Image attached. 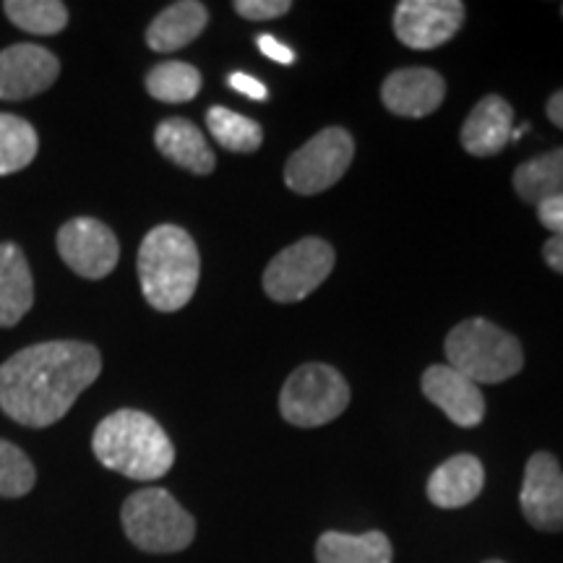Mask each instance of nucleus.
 <instances>
[{"mask_svg": "<svg viewBox=\"0 0 563 563\" xmlns=\"http://www.w3.org/2000/svg\"><path fill=\"white\" fill-rule=\"evenodd\" d=\"M3 11L19 30L42 37L58 34L68 24V9L58 0H5Z\"/></svg>", "mask_w": 563, "mask_h": 563, "instance_id": "obj_25", "label": "nucleus"}, {"mask_svg": "<svg viewBox=\"0 0 563 563\" xmlns=\"http://www.w3.org/2000/svg\"><path fill=\"white\" fill-rule=\"evenodd\" d=\"M60 74V63L40 45H11L0 53V100H30L51 89Z\"/></svg>", "mask_w": 563, "mask_h": 563, "instance_id": "obj_12", "label": "nucleus"}, {"mask_svg": "<svg viewBox=\"0 0 563 563\" xmlns=\"http://www.w3.org/2000/svg\"><path fill=\"white\" fill-rule=\"evenodd\" d=\"M464 24L460 0H402L394 11V34L412 51L446 45Z\"/></svg>", "mask_w": 563, "mask_h": 563, "instance_id": "obj_10", "label": "nucleus"}, {"mask_svg": "<svg viewBox=\"0 0 563 563\" xmlns=\"http://www.w3.org/2000/svg\"><path fill=\"white\" fill-rule=\"evenodd\" d=\"M207 125L217 144L238 154L256 152L264 141L262 125L228 108H211L207 112Z\"/></svg>", "mask_w": 563, "mask_h": 563, "instance_id": "obj_24", "label": "nucleus"}, {"mask_svg": "<svg viewBox=\"0 0 563 563\" xmlns=\"http://www.w3.org/2000/svg\"><path fill=\"white\" fill-rule=\"evenodd\" d=\"M514 188L525 201L540 203L563 196V146L522 162L514 173Z\"/></svg>", "mask_w": 563, "mask_h": 563, "instance_id": "obj_21", "label": "nucleus"}, {"mask_svg": "<svg viewBox=\"0 0 563 563\" xmlns=\"http://www.w3.org/2000/svg\"><path fill=\"white\" fill-rule=\"evenodd\" d=\"M100 371L102 355L95 344H32L0 365V410L26 428H47L74 407Z\"/></svg>", "mask_w": 563, "mask_h": 563, "instance_id": "obj_1", "label": "nucleus"}, {"mask_svg": "<svg viewBox=\"0 0 563 563\" xmlns=\"http://www.w3.org/2000/svg\"><path fill=\"white\" fill-rule=\"evenodd\" d=\"M519 504H522L525 519L534 530H563V470L553 454L538 452L530 456Z\"/></svg>", "mask_w": 563, "mask_h": 563, "instance_id": "obj_11", "label": "nucleus"}, {"mask_svg": "<svg viewBox=\"0 0 563 563\" xmlns=\"http://www.w3.org/2000/svg\"><path fill=\"white\" fill-rule=\"evenodd\" d=\"M561 16H563V5H561Z\"/></svg>", "mask_w": 563, "mask_h": 563, "instance_id": "obj_34", "label": "nucleus"}, {"mask_svg": "<svg viewBox=\"0 0 563 563\" xmlns=\"http://www.w3.org/2000/svg\"><path fill=\"white\" fill-rule=\"evenodd\" d=\"M209 11L199 0H180L167 5L146 30V45L154 53H175L191 45L199 34L207 30Z\"/></svg>", "mask_w": 563, "mask_h": 563, "instance_id": "obj_18", "label": "nucleus"}, {"mask_svg": "<svg viewBox=\"0 0 563 563\" xmlns=\"http://www.w3.org/2000/svg\"><path fill=\"white\" fill-rule=\"evenodd\" d=\"M139 279L146 302L162 313L180 311L199 287L201 258L194 238L178 224H159L141 241Z\"/></svg>", "mask_w": 563, "mask_h": 563, "instance_id": "obj_3", "label": "nucleus"}, {"mask_svg": "<svg viewBox=\"0 0 563 563\" xmlns=\"http://www.w3.org/2000/svg\"><path fill=\"white\" fill-rule=\"evenodd\" d=\"M485 563H504V561H485Z\"/></svg>", "mask_w": 563, "mask_h": 563, "instance_id": "obj_33", "label": "nucleus"}, {"mask_svg": "<svg viewBox=\"0 0 563 563\" xmlns=\"http://www.w3.org/2000/svg\"><path fill=\"white\" fill-rule=\"evenodd\" d=\"M394 551L384 532H323L316 543L319 563H391Z\"/></svg>", "mask_w": 563, "mask_h": 563, "instance_id": "obj_20", "label": "nucleus"}, {"mask_svg": "<svg viewBox=\"0 0 563 563\" xmlns=\"http://www.w3.org/2000/svg\"><path fill=\"white\" fill-rule=\"evenodd\" d=\"M422 394L460 428H475L485 418L481 386L454 371L452 365H431L422 373Z\"/></svg>", "mask_w": 563, "mask_h": 563, "instance_id": "obj_13", "label": "nucleus"}, {"mask_svg": "<svg viewBox=\"0 0 563 563\" xmlns=\"http://www.w3.org/2000/svg\"><path fill=\"white\" fill-rule=\"evenodd\" d=\"M446 357L454 371L477 386L509 382L525 365V352L517 336L488 319L456 323L446 336Z\"/></svg>", "mask_w": 563, "mask_h": 563, "instance_id": "obj_4", "label": "nucleus"}, {"mask_svg": "<svg viewBox=\"0 0 563 563\" xmlns=\"http://www.w3.org/2000/svg\"><path fill=\"white\" fill-rule=\"evenodd\" d=\"M292 9L290 0H238L235 11L249 21H272Z\"/></svg>", "mask_w": 563, "mask_h": 563, "instance_id": "obj_27", "label": "nucleus"}, {"mask_svg": "<svg viewBox=\"0 0 563 563\" xmlns=\"http://www.w3.org/2000/svg\"><path fill=\"white\" fill-rule=\"evenodd\" d=\"M95 456L112 473L131 481H159L175 462L173 441L152 415L118 410L97 426L91 439Z\"/></svg>", "mask_w": 563, "mask_h": 563, "instance_id": "obj_2", "label": "nucleus"}, {"mask_svg": "<svg viewBox=\"0 0 563 563\" xmlns=\"http://www.w3.org/2000/svg\"><path fill=\"white\" fill-rule=\"evenodd\" d=\"M37 131L24 118L0 112V175L24 170L37 157Z\"/></svg>", "mask_w": 563, "mask_h": 563, "instance_id": "obj_23", "label": "nucleus"}, {"mask_svg": "<svg viewBox=\"0 0 563 563\" xmlns=\"http://www.w3.org/2000/svg\"><path fill=\"white\" fill-rule=\"evenodd\" d=\"M485 485L483 462L473 454H456L446 460L428 481V498L439 509H460L473 504Z\"/></svg>", "mask_w": 563, "mask_h": 563, "instance_id": "obj_16", "label": "nucleus"}, {"mask_svg": "<svg viewBox=\"0 0 563 563\" xmlns=\"http://www.w3.org/2000/svg\"><path fill=\"white\" fill-rule=\"evenodd\" d=\"M538 220L545 230L553 232V238H563V196L538 203Z\"/></svg>", "mask_w": 563, "mask_h": 563, "instance_id": "obj_28", "label": "nucleus"}, {"mask_svg": "<svg viewBox=\"0 0 563 563\" xmlns=\"http://www.w3.org/2000/svg\"><path fill=\"white\" fill-rule=\"evenodd\" d=\"M146 91L167 104L191 102L201 91V74L191 63L165 60L146 74Z\"/></svg>", "mask_w": 563, "mask_h": 563, "instance_id": "obj_22", "label": "nucleus"}, {"mask_svg": "<svg viewBox=\"0 0 563 563\" xmlns=\"http://www.w3.org/2000/svg\"><path fill=\"white\" fill-rule=\"evenodd\" d=\"M121 522L139 551L178 553L196 538V522L165 488H144L125 498Z\"/></svg>", "mask_w": 563, "mask_h": 563, "instance_id": "obj_5", "label": "nucleus"}, {"mask_svg": "<svg viewBox=\"0 0 563 563\" xmlns=\"http://www.w3.org/2000/svg\"><path fill=\"white\" fill-rule=\"evenodd\" d=\"M258 47H262V53L266 55V58L285 63V66H290V63L295 60V53L290 51V47H287L285 42H279L277 37H272V34H262V37H258Z\"/></svg>", "mask_w": 563, "mask_h": 563, "instance_id": "obj_29", "label": "nucleus"}, {"mask_svg": "<svg viewBox=\"0 0 563 563\" xmlns=\"http://www.w3.org/2000/svg\"><path fill=\"white\" fill-rule=\"evenodd\" d=\"M446 81L433 68H399L382 87V100L399 118H426L441 108Z\"/></svg>", "mask_w": 563, "mask_h": 563, "instance_id": "obj_14", "label": "nucleus"}, {"mask_svg": "<svg viewBox=\"0 0 563 563\" xmlns=\"http://www.w3.org/2000/svg\"><path fill=\"white\" fill-rule=\"evenodd\" d=\"M355 157V141L344 129H323L287 159L285 183L300 196L332 188L347 173Z\"/></svg>", "mask_w": 563, "mask_h": 563, "instance_id": "obj_8", "label": "nucleus"}, {"mask_svg": "<svg viewBox=\"0 0 563 563\" xmlns=\"http://www.w3.org/2000/svg\"><path fill=\"white\" fill-rule=\"evenodd\" d=\"M548 118L563 131V89L555 91L551 100H548Z\"/></svg>", "mask_w": 563, "mask_h": 563, "instance_id": "obj_32", "label": "nucleus"}, {"mask_svg": "<svg viewBox=\"0 0 563 563\" xmlns=\"http://www.w3.org/2000/svg\"><path fill=\"white\" fill-rule=\"evenodd\" d=\"M230 87L235 91H241V95H245V97H251V100H258V102L266 100V87L249 74H232Z\"/></svg>", "mask_w": 563, "mask_h": 563, "instance_id": "obj_30", "label": "nucleus"}, {"mask_svg": "<svg viewBox=\"0 0 563 563\" xmlns=\"http://www.w3.org/2000/svg\"><path fill=\"white\" fill-rule=\"evenodd\" d=\"M350 405V386L327 363H306L290 373L279 394L282 418L298 428H319L340 418Z\"/></svg>", "mask_w": 563, "mask_h": 563, "instance_id": "obj_6", "label": "nucleus"}, {"mask_svg": "<svg viewBox=\"0 0 563 563\" xmlns=\"http://www.w3.org/2000/svg\"><path fill=\"white\" fill-rule=\"evenodd\" d=\"M37 473L30 456L0 439V498H21L34 488Z\"/></svg>", "mask_w": 563, "mask_h": 563, "instance_id": "obj_26", "label": "nucleus"}, {"mask_svg": "<svg viewBox=\"0 0 563 563\" xmlns=\"http://www.w3.org/2000/svg\"><path fill=\"white\" fill-rule=\"evenodd\" d=\"M514 110L498 95H488L475 104L470 118L462 125V146L473 157H493L511 141Z\"/></svg>", "mask_w": 563, "mask_h": 563, "instance_id": "obj_15", "label": "nucleus"}, {"mask_svg": "<svg viewBox=\"0 0 563 563\" xmlns=\"http://www.w3.org/2000/svg\"><path fill=\"white\" fill-rule=\"evenodd\" d=\"M34 279L19 245L0 243V327H13L30 313Z\"/></svg>", "mask_w": 563, "mask_h": 563, "instance_id": "obj_19", "label": "nucleus"}, {"mask_svg": "<svg viewBox=\"0 0 563 563\" xmlns=\"http://www.w3.org/2000/svg\"><path fill=\"white\" fill-rule=\"evenodd\" d=\"M58 253L79 277L102 279L118 266L121 243L104 222L76 217L58 230Z\"/></svg>", "mask_w": 563, "mask_h": 563, "instance_id": "obj_9", "label": "nucleus"}, {"mask_svg": "<svg viewBox=\"0 0 563 563\" xmlns=\"http://www.w3.org/2000/svg\"><path fill=\"white\" fill-rule=\"evenodd\" d=\"M154 144H157V150L167 159L183 167V170L194 175L214 173L217 157L211 152L207 136L191 121H186V118L162 121L157 131H154Z\"/></svg>", "mask_w": 563, "mask_h": 563, "instance_id": "obj_17", "label": "nucleus"}, {"mask_svg": "<svg viewBox=\"0 0 563 563\" xmlns=\"http://www.w3.org/2000/svg\"><path fill=\"white\" fill-rule=\"evenodd\" d=\"M543 258L553 272L563 274V238H551V241L545 243Z\"/></svg>", "mask_w": 563, "mask_h": 563, "instance_id": "obj_31", "label": "nucleus"}, {"mask_svg": "<svg viewBox=\"0 0 563 563\" xmlns=\"http://www.w3.org/2000/svg\"><path fill=\"white\" fill-rule=\"evenodd\" d=\"M334 249L321 238H302L272 258L264 272V290L274 302L308 298L334 269Z\"/></svg>", "mask_w": 563, "mask_h": 563, "instance_id": "obj_7", "label": "nucleus"}]
</instances>
